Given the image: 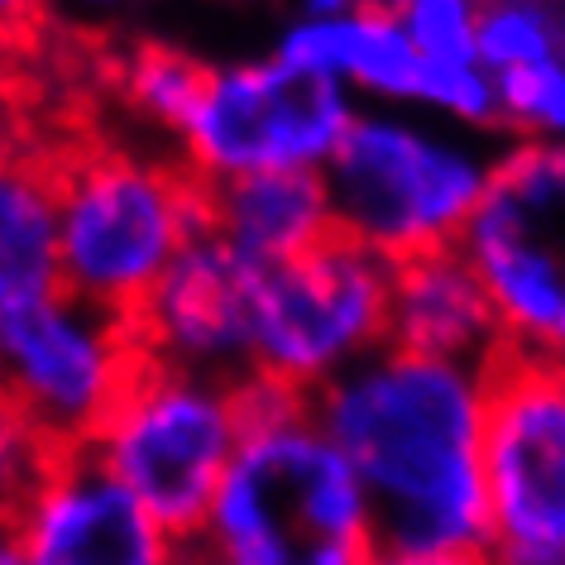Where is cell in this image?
I'll return each instance as SVG.
<instances>
[{
    "mask_svg": "<svg viewBox=\"0 0 565 565\" xmlns=\"http://www.w3.org/2000/svg\"><path fill=\"white\" fill-rule=\"evenodd\" d=\"M561 15L546 0H484L479 6V39L475 58L484 73H513V67H532L546 58H565L561 53Z\"/></svg>",
    "mask_w": 565,
    "mask_h": 565,
    "instance_id": "18",
    "label": "cell"
},
{
    "mask_svg": "<svg viewBox=\"0 0 565 565\" xmlns=\"http://www.w3.org/2000/svg\"><path fill=\"white\" fill-rule=\"evenodd\" d=\"M53 149L24 145L0 159V317L58 292Z\"/></svg>",
    "mask_w": 565,
    "mask_h": 565,
    "instance_id": "16",
    "label": "cell"
},
{
    "mask_svg": "<svg viewBox=\"0 0 565 565\" xmlns=\"http://www.w3.org/2000/svg\"><path fill=\"white\" fill-rule=\"evenodd\" d=\"M63 292L130 321L168 264L211 231V192L178 153L125 139L53 149Z\"/></svg>",
    "mask_w": 565,
    "mask_h": 565,
    "instance_id": "3",
    "label": "cell"
},
{
    "mask_svg": "<svg viewBox=\"0 0 565 565\" xmlns=\"http://www.w3.org/2000/svg\"><path fill=\"white\" fill-rule=\"evenodd\" d=\"M493 370L384 345L312 393V417L370 493L379 546H484Z\"/></svg>",
    "mask_w": 565,
    "mask_h": 565,
    "instance_id": "1",
    "label": "cell"
},
{
    "mask_svg": "<svg viewBox=\"0 0 565 565\" xmlns=\"http://www.w3.org/2000/svg\"><path fill=\"white\" fill-rule=\"evenodd\" d=\"M254 274L259 268L239 259L216 231L196 235L130 317L145 360L192 374L245 379Z\"/></svg>",
    "mask_w": 565,
    "mask_h": 565,
    "instance_id": "12",
    "label": "cell"
},
{
    "mask_svg": "<svg viewBox=\"0 0 565 565\" xmlns=\"http://www.w3.org/2000/svg\"><path fill=\"white\" fill-rule=\"evenodd\" d=\"M484 499V565H565V364H493Z\"/></svg>",
    "mask_w": 565,
    "mask_h": 565,
    "instance_id": "9",
    "label": "cell"
},
{
    "mask_svg": "<svg viewBox=\"0 0 565 565\" xmlns=\"http://www.w3.org/2000/svg\"><path fill=\"white\" fill-rule=\"evenodd\" d=\"M49 15H63L73 24H87V30H110L125 15H135L145 0H44Z\"/></svg>",
    "mask_w": 565,
    "mask_h": 565,
    "instance_id": "24",
    "label": "cell"
},
{
    "mask_svg": "<svg viewBox=\"0 0 565 565\" xmlns=\"http://www.w3.org/2000/svg\"><path fill=\"white\" fill-rule=\"evenodd\" d=\"M49 6L44 0H0V63L15 49H24L34 39V30L44 24Z\"/></svg>",
    "mask_w": 565,
    "mask_h": 565,
    "instance_id": "23",
    "label": "cell"
},
{
    "mask_svg": "<svg viewBox=\"0 0 565 565\" xmlns=\"http://www.w3.org/2000/svg\"><path fill=\"white\" fill-rule=\"evenodd\" d=\"M0 532L20 565H188V542H178L87 446L58 450Z\"/></svg>",
    "mask_w": 565,
    "mask_h": 565,
    "instance_id": "11",
    "label": "cell"
},
{
    "mask_svg": "<svg viewBox=\"0 0 565 565\" xmlns=\"http://www.w3.org/2000/svg\"><path fill=\"white\" fill-rule=\"evenodd\" d=\"M364 10H384V15H403L407 6H417V0H360Z\"/></svg>",
    "mask_w": 565,
    "mask_h": 565,
    "instance_id": "28",
    "label": "cell"
},
{
    "mask_svg": "<svg viewBox=\"0 0 565 565\" xmlns=\"http://www.w3.org/2000/svg\"><path fill=\"white\" fill-rule=\"evenodd\" d=\"M370 565H484L479 551H393L379 546Z\"/></svg>",
    "mask_w": 565,
    "mask_h": 565,
    "instance_id": "26",
    "label": "cell"
},
{
    "mask_svg": "<svg viewBox=\"0 0 565 565\" xmlns=\"http://www.w3.org/2000/svg\"><path fill=\"white\" fill-rule=\"evenodd\" d=\"M139 364L130 321L63 288L0 317V398L58 450H82L102 431Z\"/></svg>",
    "mask_w": 565,
    "mask_h": 565,
    "instance_id": "10",
    "label": "cell"
},
{
    "mask_svg": "<svg viewBox=\"0 0 565 565\" xmlns=\"http://www.w3.org/2000/svg\"><path fill=\"white\" fill-rule=\"evenodd\" d=\"M388 345L479 370H493L508 355L499 312L460 245L407 254L393 264Z\"/></svg>",
    "mask_w": 565,
    "mask_h": 565,
    "instance_id": "13",
    "label": "cell"
},
{
    "mask_svg": "<svg viewBox=\"0 0 565 565\" xmlns=\"http://www.w3.org/2000/svg\"><path fill=\"white\" fill-rule=\"evenodd\" d=\"M499 87V125L522 139H565V58L493 77Z\"/></svg>",
    "mask_w": 565,
    "mask_h": 565,
    "instance_id": "19",
    "label": "cell"
},
{
    "mask_svg": "<svg viewBox=\"0 0 565 565\" xmlns=\"http://www.w3.org/2000/svg\"><path fill=\"white\" fill-rule=\"evenodd\" d=\"M24 145H34L30 135V110L15 96V82H10L6 63H0V159H10V153H20Z\"/></svg>",
    "mask_w": 565,
    "mask_h": 565,
    "instance_id": "25",
    "label": "cell"
},
{
    "mask_svg": "<svg viewBox=\"0 0 565 565\" xmlns=\"http://www.w3.org/2000/svg\"><path fill=\"white\" fill-rule=\"evenodd\" d=\"M53 460H58V446L15 403L0 398V522L15 518V508L39 489Z\"/></svg>",
    "mask_w": 565,
    "mask_h": 565,
    "instance_id": "21",
    "label": "cell"
},
{
    "mask_svg": "<svg viewBox=\"0 0 565 565\" xmlns=\"http://www.w3.org/2000/svg\"><path fill=\"white\" fill-rule=\"evenodd\" d=\"M493 159L441 120L398 106H360L335 159L321 168L335 235L384 254L450 249L484 202Z\"/></svg>",
    "mask_w": 565,
    "mask_h": 565,
    "instance_id": "4",
    "label": "cell"
},
{
    "mask_svg": "<svg viewBox=\"0 0 565 565\" xmlns=\"http://www.w3.org/2000/svg\"><path fill=\"white\" fill-rule=\"evenodd\" d=\"M355 116L360 102L341 82L307 77L268 53L211 67L173 153L202 188L259 173H321Z\"/></svg>",
    "mask_w": 565,
    "mask_h": 565,
    "instance_id": "8",
    "label": "cell"
},
{
    "mask_svg": "<svg viewBox=\"0 0 565 565\" xmlns=\"http://www.w3.org/2000/svg\"><path fill=\"white\" fill-rule=\"evenodd\" d=\"M479 6L484 0H417L403 10V30L422 63H479Z\"/></svg>",
    "mask_w": 565,
    "mask_h": 565,
    "instance_id": "22",
    "label": "cell"
},
{
    "mask_svg": "<svg viewBox=\"0 0 565 565\" xmlns=\"http://www.w3.org/2000/svg\"><path fill=\"white\" fill-rule=\"evenodd\" d=\"M188 565H196V561H192V556H188Z\"/></svg>",
    "mask_w": 565,
    "mask_h": 565,
    "instance_id": "31",
    "label": "cell"
},
{
    "mask_svg": "<svg viewBox=\"0 0 565 565\" xmlns=\"http://www.w3.org/2000/svg\"><path fill=\"white\" fill-rule=\"evenodd\" d=\"M211 63L192 58L188 49L159 44V39H139L110 58V92L116 106L145 130H159L168 145L188 125V116L202 102Z\"/></svg>",
    "mask_w": 565,
    "mask_h": 565,
    "instance_id": "17",
    "label": "cell"
},
{
    "mask_svg": "<svg viewBox=\"0 0 565 565\" xmlns=\"http://www.w3.org/2000/svg\"><path fill=\"white\" fill-rule=\"evenodd\" d=\"M239 441H245L239 379L145 360L87 450L178 542H192Z\"/></svg>",
    "mask_w": 565,
    "mask_h": 565,
    "instance_id": "5",
    "label": "cell"
},
{
    "mask_svg": "<svg viewBox=\"0 0 565 565\" xmlns=\"http://www.w3.org/2000/svg\"><path fill=\"white\" fill-rule=\"evenodd\" d=\"M211 192V231L254 268L288 264L335 235L321 173H259Z\"/></svg>",
    "mask_w": 565,
    "mask_h": 565,
    "instance_id": "15",
    "label": "cell"
},
{
    "mask_svg": "<svg viewBox=\"0 0 565 565\" xmlns=\"http://www.w3.org/2000/svg\"><path fill=\"white\" fill-rule=\"evenodd\" d=\"M393 259L345 235L254 274L249 374L312 398L388 345Z\"/></svg>",
    "mask_w": 565,
    "mask_h": 565,
    "instance_id": "6",
    "label": "cell"
},
{
    "mask_svg": "<svg viewBox=\"0 0 565 565\" xmlns=\"http://www.w3.org/2000/svg\"><path fill=\"white\" fill-rule=\"evenodd\" d=\"M508 355L565 364V139H518L460 235Z\"/></svg>",
    "mask_w": 565,
    "mask_h": 565,
    "instance_id": "7",
    "label": "cell"
},
{
    "mask_svg": "<svg viewBox=\"0 0 565 565\" xmlns=\"http://www.w3.org/2000/svg\"><path fill=\"white\" fill-rule=\"evenodd\" d=\"M413 106L431 110L436 120L456 125V130L499 125V87H493V73H484L479 63H422Z\"/></svg>",
    "mask_w": 565,
    "mask_h": 565,
    "instance_id": "20",
    "label": "cell"
},
{
    "mask_svg": "<svg viewBox=\"0 0 565 565\" xmlns=\"http://www.w3.org/2000/svg\"><path fill=\"white\" fill-rule=\"evenodd\" d=\"M561 44H565V15H561ZM565 53V49H561Z\"/></svg>",
    "mask_w": 565,
    "mask_h": 565,
    "instance_id": "30",
    "label": "cell"
},
{
    "mask_svg": "<svg viewBox=\"0 0 565 565\" xmlns=\"http://www.w3.org/2000/svg\"><path fill=\"white\" fill-rule=\"evenodd\" d=\"M274 58L307 77L341 82L355 102L413 106L422 82V53L403 30V15L350 10L341 20H288Z\"/></svg>",
    "mask_w": 565,
    "mask_h": 565,
    "instance_id": "14",
    "label": "cell"
},
{
    "mask_svg": "<svg viewBox=\"0 0 565 565\" xmlns=\"http://www.w3.org/2000/svg\"><path fill=\"white\" fill-rule=\"evenodd\" d=\"M298 15L292 20H341L350 10H360V0H292Z\"/></svg>",
    "mask_w": 565,
    "mask_h": 565,
    "instance_id": "27",
    "label": "cell"
},
{
    "mask_svg": "<svg viewBox=\"0 0 565 565\" xmlns=\"http://www.w3.org/2000/svg\"><path fill=\"white\" fill-rule=\"evenodd\" d=\"M0 565H20V556H15V546H10L6 532H0Z\"/></svg>",
    "mask_w": 565,
    "mask_h": 565,
    "instance_id": "29",
    "label": "cell"
},
{
    "mask_svg": "<svg viewBox=\"0 0 565 565\" xmlns=\"http://www.w3.org/2000/svg\"><path fill=\"white\" fill-rule=\"evenodd\" d=\"M245 388V441L188 542L196 565H370L379 527L350 460L312 417V398L268 384Z\"/></svg>",
    "mask_w": 565,
    "mask_h": 565,
    "instance_id": "2",
    "label": "cell"
}]
</instances>
